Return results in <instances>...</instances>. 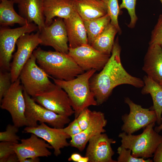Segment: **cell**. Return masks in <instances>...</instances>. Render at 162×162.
I'll use <instances>...</instances> for the list:
<instances>
[{
	"label": "cell",
	"mask_w": 162,
	"mask_h": 162,
	"mask_svg": "<svg viewBox=\"0 0 162 162\" xmlns=\"http://www.w3.org/2000/svg\"><path fill=\"white\" fill-rule=\"evenodd\" d=\"M121 48L118 37L115 40L110 56L103 69L90 79L91 89L98 105L106 101L114 88L122 84H128L137 88L144 85L143 80L131 76L125 70L120 58Z\"/></svg>",
	"instance_id": "cell-1"
},
{
	"label": "cell",
	"mask_w": 162,
	"mask_h": 162,
	"mask_svg": "<svg viewBox=\"0 0 162 162\" xmlns=\"http://www.w3.org/2000/svg\"><path fill=\"white\" fill-rule=\"evenodd\" d=\"M33 55L39 66L48 75L56 79L68 81L85 71L68 54L46 51L39 47Z\"/></svg>",
	"instance_id": "cell-2"
},
{
	"label": "cell",
	"mask_w": 162,
	"mask_h": 162,
	"mask_svg": "<svg viewBox=\"0 0 162 162\" xmlns=\"http://www.w3.org/2000/svg\"><path fill=\"white\" fill-rule=\"evenodd\" d=\"M96 71L92 69L86 71L68 81L58 80L51 76L54 83L67 94L74 112L75 118H76L85 108L98 105L89 84L90 78Z\"/></svg>",
	"instance_id": "cell-3"
},
{
	"label": "cell",
	"mask_w": 162,
	"mask_h": 162,
	"mask_svg": "<svg viewBox=\"0 0 162 162\" xmlns=\"http://www.w3.org/2000/svg\"><path fill=\"white\" fill-rule=\"evenodd\" d=\"M155 122L148 124L142 132L137 135L123 132L118 135L121 146L131 151L132 155L136 158L147 159L153 156L157 148L162 142V136L154 129Z\"/></svg>",
	"instance_id": "cell-4"
},
{
	"label": "cell",
	"mask_w": 162,
	"mask_h": 162,
	"mask_svg": "<svg viewBox=\"0 0 162 162\" xmlns=\"http://www.w3.org/2000/svg\"><path fill=\"white\" fill-rule=\"evenodd\" d=\"M32 54L22 68L19 78L23 90L32 98L48 91L54 85L47 74L37 64Z\"/></svg>",
	"instance_id": "cell-5"
},
{
	"label": "cell",
	"mask_w": 162,
	"mask_h": 162,
	"mask_svg": "<svg viewBox=\"0 0 162 162\" xmlns=\"http://www.w3.org/2000/svg\"><path fill=\"white\" fill-rule=\"evenodd\" d=\"M39 30L34 23H28L20 27L10 28L1 26L0 29V70L10 71V61L16 43L23 34Z\"/></svg>",
	"instance_id": "cell-6"
},
{
	"label": "cell",
	"mask_w": 162,
	"mask_h": 162,
	"mask_svg": "<svg viewBox=\"0 0 162 162\" xmlns=\"http://www.w3.org/2000/svg\"><path fill=\"white\" fill-rule=\"evenodd\" d=\"M21 82L19 77L12 83L0 101L1 108L9 112L14 124L19 128L29 126L25 115L26 102Z\"/></svg>",
	"instance_id": "cell-7"
},
{
	"label": "cell",
	"mask_w": 162,
	"mask_h": 162,
	"mask_svg": "<svg viewBox=\"0 0 162 162\" xmlns=\"http://www.w3.org/2000/svg\"><path fill=\"white\" fill-rule=\"evenodd\" d=\"M23 94L26 104L25 115L29 127L37 126V122H39L53 128H62L70 123L69 117L56 113L37 104L24 90Z\"/></svg>",
	"instance_id": "cell-8"
},
{
	"label": "cell",
	"mask_w": 162,
	"mask_h": 162,
	"mask_svg": "<svg viewBox=\"0 0 162 162\" xmlns=\"http://www.w3.org/2000/svg\"><path fill=\"white\" fill-rule=\"evenodd\" d=\"M124 101L129 107L130 112L122 116L123 123L121 129L123 132L132 134L150 124L157 122V116L154 110L143 108L128 97L125 98Z\"/></svg>",
	"instance_id": "cell-9"
},
{
	"label": "cell",
	"mask_w": 162,
	"mask_h": 162,
	"mask_svg": "<svg viewBox=\"0 0 162 162\" xmlns=\"http://www.w3.org/2000/svg\"><path fill=\"white\" fill-rule=\"evenodd\" d=\"M39 30L35 33L25 34L21 36L16 43L17 50L13 56L10 71L12 82L19 77L20 73L25 64L30 58L35 49L41 42Z\"/></svg>",
	"instance_id": "cell-10"
},
{
	"label": "cell",
	"mask_w": 162,
	"mask_h": 162,
	"mask_svg": "<svg viewBox=\"0 0 162 162\" xmlns=\"http://www.w3.org/2000/svg\"><path fill=\"white\" fill-rule=\"evenodd\" d=\"M32 98L39 104L58 114L68 117L74 114L67 94L55 83L48 91Z\"/></svg>",
	"instance_id": "cell-11"
},
{
	"label": "cell",
	"mask_w": 162,
	"mask_h": 162,
	"mask_svg": "<svg viewBox=\"0 0 162 162\" xmlns=\"http://www.w3.org/2000/svg\"><path fill=\"white\" fill-rule=\"evenodd\" d=\"M68 54L84 71L92 69L100 71L111 56L96 50L88 44L69 48Z\"/></svg>",
	"instance_id": "cell-12"
},
{
	"label": "cell",
	"mask_w": 162,
	"mask_h": 162,
	"mask_svg": "<svg viewBox=\"0 0 162 162\" xmlns=\"http://www.w3.org/2000/svg\"><path fill=\"white\" fill-rule=\"evenodd\" d=\"M41 45L50 46L56 51L68 54L67 31L63 19L58 17L39 31Z\"/></svg>",
	"instance_id": "cell-13"
},
{
	"label": "cell",
	"mask_w": 162,
	"mask_h": 162,
	"mask_svg": "<svg viewBox=\"0 0 162 162\" xmlns=\"http://www.w3.org/2000/svg\"><path fill=\"white\" fill-rule=\"evenodd\" d=\"M23 132L34 134L46 141L52 147L56 156L61 154V149L70 146L67 140L71 137L64 131V128H51L42 123L36 127L26 126Z\"/></svg>",
	"instance_id": "cell-14"
},
{
	"label": "cell",
	"mask_w": 162,
	"mask_h": 162,
	"mask_svg": "<svg viewBox=\"0 0 162 162\" xmlns=\"http://www.w3.org/2000/svg\"><path fill=\"white\" fill-rule=\"evenodd\" d=\"M31 134L29 138L22 139L20 143H14L12 146L20 162L29 158L48 157L52 154L49 149L53 148L50 144L36 135Z\"/></svg>",
	"instance_id": "cell-15"
},
{
	"label": "cell",
	"mask_w": 162,
	"mask_h": 162,
	"mask_svg": "<svg viewBox=\"0 0 162 162\" xmlns=\"http://www.w3.org/2000/svg\"><path fill=\"white\" fill-rule=\"evenodd\" d=\"M85 156L89 158L88 162H117L112 157L114 152L111 144L116 142L104 133L92 138L88 142Z\"/></svg>",
	"instance_id": "cell-16"
},
{
	"label": "cell",
	"mask_w": 162,
	"mask_h": 162,
	"mask_svg": "<svg viewBox=\"0 0 162 162\" xmlns=\"http://www.w3.org/2000/svg\"><path fill=\"white\" fill-rule=\"evenodd\" d=\"M107 123V120L103 112L92 111L88 126L79 134L71 137L70 146L77 148L80 152L82 151L92 138L106 131L104 128Z\"/></svg>",
	"instance_id": "cell-17"
},
{
	"label": "cell",
	"mask_w": 162,
	"mask_h": 162,
	"mask_svg": "<svg viewBox=\"0 0 162 162\" xmlns=\"http://www.w3.org/2000/svg\"><path fill=\"white\" fill-rule=\"evenodd\" d=\"M63 20L67 31L69 48H75L88 44L83 21L75 10L69 17Z\"/></svg>",
	"instance_id": "cell-18"
},
{
	"label": "cell",
	"mask_w": 162,
	"mask_h": 162,
	"mask_svg": "<svg viewBox=\"0 0 162 162\" xmlns=\"http://www.w3.org/2000/svg\"><path fill=\"white\" fill-rule=\"evenodd\" d=\"M43 2L44 0H21L17 4L19 14L28 23L36 24L39 31L45 26Z\"/></svg>",
	"instance_id": "cell-19"
},
{
	"label": "cell",
	"mask_w": 162,
	"mask_h": 162,
	"mask_svg": "<svg viewBox=\"0 0 162 162\" xmlns=\"http://www.w3.org/2000/svg\"><path fill=\"white\" fill-rule=\"evenodd\" d=\"M74 10L73 0H44L45 26L50 25L56 17L63 19L68 18Z\"/></svg>",
	"instance_id": "cell-20"
},
{
	"label": "cell",
	"mask_w": 162,
	"mask_h": 162,
	"mask_svg": "<svg viewBox=\"0 0 162 162\" xmlns=\"http://www.w3.org/2000/svg\"><path fill=\"white\" fill-rule=\"evenodd\" d=\"M142 70L147 76L159 83L162 80V47L149 45L144 59Z\"/></svg>",
	"instance_id": "cell-21"
},
{
	"label": "cell",
	"mask_w": 162,
	"mask_h": 162,
	"mask_svg": "<svg viewBox=\"0 0 162 162\" xmlns=\"http://www.w3.org/2000/svg\"><path fill=\"white\" fill-rule=\"evenodd\" d=\"M74 10L83 20H92L107 14L102 0H73Z\"/></svg>",
	"instance_id": "cell-22"
},
{
	"label": "cell",
	"mask_w": 162,
	"mask_h": 162,
	"mask_svg": "<svg viewBox=\"0 0 162 162\" xmlns=\"http://www.w3.org/2000/svg\"><path fill=\"white\" fill-rule=\"evenodd\" d=\"M144 86L142 87L141 93L143 94H150L153 102L150 109L156 113L158 125L162 123V87L159 83L154 81L148 76L143 77Z\"/></svg>",
	"instance_id": "cell-23"
},
{
	"label": "cell",
	"mask_w": 162,
	"mask_h": 162,
	"mask_svg": "<svg viewBox=\"0 0 162 162\" xmlns=\"http://www.w3.org/2000/svg\"><path fill=\"white\" fill-rule=\"evenodd\" d=\"M0 25L2 27L12 26L15 24L23 26L27 20L15 10L13 0H0Z\"/></svg>",
	"instance_id": "cell-24"
},
{
	"label": "cell",
	"mask_w": 162,
	"mask_h": 162,
	"mask_svg": "<svg viewBox=\"0 0 162 162\" xmlns=\"http://www.w3.org/2000/svg\"><path fill=\"white\" fill-rule=\"evenodd\" d=\"M117 28L111 23L90 45L96 50L111 55L115 42V38L118 33Z\"/></svg>",
	"instance_id": "cell-25"
},
{
	"label": "cell",
	"mask_w": 162,
	"mask_h": 162,
	"mask_svg": "<svg viewBox=\"0 0 162 162\" xmlns=\"http://www.w3.org/2000/svg\"><path fill=\"white\" fill-rule=\"evenodd\" d=\"M83 21L87 33L88 44L90 45L110 23L111 19L107 14L97 19Z\"/></svg>",
	"instance_id": "cell-26"
},
{
	"label": "cell",
	"mask_w": 162,
	"mask_h": 162,
	"mask_svg": "<svg viewBox=\"0 0 162 162\" xmlns=\"http://www.w3.org/2000/svg\"><path fill=\"white\" fill-rule=\"evenodd\" d=\"M106 8L107 14L111 19L110 23L117 29L120 34L122 31L118 24V18L121 14L118 0H102Z\"/></svg>",
	"instance_id": "cell-27"
},
{
	"label": "cell",
	"mask_w": 162,
	"mask_h": 162,
	"mask_svg": "<svg viewBox=\"0 0 162 162\" xmlns=\"http://www.w3.org/2000/svg\"><path fill=\"white\" fill-rule=\"evenodd\" d=\"M118 156L117 162H153L152 160L150 158L144 159L133 156L130 149L127 148L121 145L117 149Z\"/></svg>",
	"instance_id": "cell-28"
},
{
	"label": "cell",
	"mask_w": 162,
	"mask_h": 162,
	"mask_svg": "<svg viewBox=\"0 0 162 162\" xmlns=\"http://www.w3.org/2000/svg\"><path fill=\"white\" fill-rule=\"evenodd\" d=\"M136 1V0H122V3L119 5L120 10L125 8L128 11L130 20L127 26L130 28L135 27L138 19L135 12Z\"/></svg>",
	"instance_id": "cell-29"
},
{
	"label": "cell",
	"mask_w": 162,
	"mask_h": 162,
	"mask_svg": "<svg viewBox=\"0 0 162 162\" xmlns=\"http://www.w3.org/2000/svg\"><path fill=\"white\" fill-rule=\"evenodd\" d=\"M18 128L14 124H8L5 131L0 132V141L19 143V141L21 140L16 134Z\"/></svg>",
	"instance_id": "cell-30"
},
{
	"label": "cell",
	"mask_w": 162,
	"mask_h": 162,
	"mask_svg": "<svg viewBox=\"0 0 162 162\" xmlns=\"http://www.w3.org/2000/svg\"><path fill=\"white\" fill-rule=\"evenodd\" d=\"M149 45H158L162 47V17H159L157 23L151 32Z\"/></svg>",
	"instance_id": "cell-31"
},
{
	"label": "cell",
	"mask_w": 162,
	"mask_h": 162,
	"mask_svg": "<svg viewBox=\"0 0 162 162\" xmlns=\"http://www.w3.org/2000/svg\"><path fill=\"white\" fill-rule=\"evenodd\" d=\"M12 83L10 71L0 70V102L10 88Z\"/></svg>",
	"instance_id": "cell-32"
},
{
	"label": "cell",
	"mask_w": 162,
	"mask_h": 162,
	"mask_svg": "<svg viewBox=\"0 0 162 162\" xmlns=\"http://www.w3.org/2000/svg\"><path fill=\"white\" fill-rule=\"evenodd\" d=\"M14 142H1L0 143V162H6L7 159L15 153L12 146Z\"/></svg>",
	"instance_id": "cell-33"
},
{
	"label": "cell",
	"mask_w": 162,
	"mask_h": 162,
	"mask_svg": "<svg viewBox=\"0 0 162 162\" xmlns=\"http://www.w3.org/2000/svg\"><path fill=\"white\" fill-rule=\"evenodd\" d=\"M91 111L88 108H86L80 113L76 118L82 130L85 129L89 124Z\"/></svg>",
	"instance_id": "cell-34"
},
{
	"label": "cell",
	"mask_w": 162,
	"mask_h": 162,
	"mask_svg": "<svg viewBox=\"0 0 162 162\" xmlns=\"http://www.w3.org/2000/svg\"><path fill=\"white\" fill-rule=\"evenodd\" d=\"M64 131L70 137L77 135L80 133L82 130L80 127L76 118L66 127L64 128Z\"/></svg>",
	"instance_id": "cell-35"
},
{
	"label": "cell",
	"mask_w": 162,
	"mask_h": 162,
	"mask_svg": "<svg viewBox=\"0 0 162 162\" xmlns=\"http://www.w3.org/2000/svg\"><path fill=\"white\" fill-rule=\"evenodd\" d=\"M153 156V162H162V142L157 148Z\"/></svg>",
	"instance_id": "cell-36"
},
{
	"label": "cell",
	"mask_w": 162,
	"mask_h": 162,
	"mask_svg": "<svg viewBox=\"0 0 162 162\" xmlns=\"http://www.w3.org/2000/svg\"><path fill=\"white\" fill-rule=\"evenodd\" d=\"M82 157L80 154L77 153H74L71 155L70 157L68 158V160L75 162H79Z\"/></svg>",
	"instance_id": "cell-37"
},
{
	"label": "cell",
	"mask_w": 162,
	"mask_h": 162,
	"mask_svg": "<svg viewBox=\"0 0 162 162\" xmlns=\"http://www.w3.org/2000/svg\"><path fill=\"white\" fill-rule=\"evenodd\" d=\"M40 161L39 157L31 158L24 160L22 162H39Z\"/></svg>",
	"instance_id": "cell-38"
},
{
	"label": "cell",
	"mask_w": 162,
	"mask_h": 162,
	"mask_svg": "<svg viewBox=\"0 0 162 162\" xmlns=\"http://www.w3.org/2000/svg\"><path fill=\"white\" fill-rule=\"evenodd\" d=\"M154 130L157 132L159 133L162 130V123L159 126H156L154 128Z\"/></svg>",
	"instance_id": "cell-39"
},
{
	"label": "cell",
	"mask_w": 162,
	"mask_h": 162,
	"mask_svg": "<svg viewBox=\"0 0 162 162\" xmlns=\"http://www.w3.org/2000/svg\"><path fill=\"white\" fill-rule=\"evenodd\" d=\"M89 158L86 156L85 157H82L81 158L79 162H88Z\"/></svg>",
	"instance_id": "cell-40"
},
{
	"label": "cell",
	"mask_w": 162,
	"mask_h": 162,
	"mask_svg": "<svg viewBox=\"0 0 162 162\" xmlns=\"http://www.w3.org/2000/svg\"><path fill=\"white\" fill-rule=\"evenodd\" d=\"M15 4H18L21 0H13Z\"/></svg>",
	"instance_id": "cell-41"
},
{
	"label": "cell",
	"mask_w": 162,
	"mask_h": 162,
	"mask_svg": "<svg viewBox=\"0 0 162 162\" xmlns=\"http://www.w3.org/2000/svg\"><path fill=\"white\" fill-rule=\"evenodd\" d=\"M159 83L161 86L162 87V80L160 81Z\"/></svg>",
	"instance_id": "cell-42"
},
{
	"label": "cell",
	"mask_w": 162,
	"mask_h": 162,
	"mask_svg": "<svg viewBox=\"0 0 162 162\" xmlns=\"http://www.w3.org/2000/svg\"><path fill=\"white\" fill-rule=\"evenodd\" d=\"M162 4V0H160ZM161 16H162V14H161Z\"/></svg>",
	"instance_id": "cell-43"
}]
</instances>
